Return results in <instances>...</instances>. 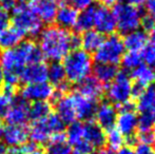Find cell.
I'll return each mask as SVG.
<instances>
[{
    "label": "cell",
    "instance_id": "obj_1",
    "mask_svg": "<svg viewBox=\"0 0 155 154\" xmlns=\"http://www.w3.org/2000/svg\"><path fill=\"white\" fill-rule=\"evenodd\" d=\"M42 61L38 45L30 40L22 41L16 48L0 53V67L3 72V84L6 89L15 90L21 81V74L27 66Z\"/></svg>",
    "mask_w": 155,
    "mask_h": 154
},
{
    "label": "cell",
    "instance_id": "obj_2",
    "mask_svg": "<svg viewBox=\"0 0 155 154\" xmlns=\"http://www.w3.org/2000/svg\"><path fill=\"white\" fill-rule=\"evenodd\" d=\"M42 58L51 62H59L73 50L79 49V36L57 25H50L38 35V43Z\"/></svg>",
    "mask_w": 155,
    "mask_h": 154
},
{
    "label": "cell",
    "instance_id": "obj_3",
    "mask_svg": "<svg viewBox=\"0 0 155 154\" xmlns=\"http://www.w3.org/2000/svg\"><path fill=\"white\" fill-rule=\"evenodd\" d=\"M62 61L65 78L72 84H78L87 77L90 76L92 72V56L82 49L73 50L65 56Z\"/></svg>",
    "mask_w": 155,
    "mask_h": 154
},
{
    "label": "cell",
    "instance_id": "obj_4",
    "mask_svg": "<svg viewBox=\"0 0 155 154\" xmlns=\"http://www.w3.org/2000/svg\"><path fill=\"white\" fill-rule=\"evenodd\" d=\"M11 21L23 36H38L43 30V23L28 4L18 3L12 10Z\"/></svg>",
    "mask_w": 155,
    "mask_h": 154
},
{
    "label": "cell",
    "instance_id": "obj_5",
    "mask_svg": "<svg viewBox=\"0 0 155 154\" xmlns=\"http://www.w3.org/2000/svg\"><path fill=\"white\" fill-rule=\"evenodd\" d=\"M112 13L116 22V30H118L119 33L123 35L138 30L141 27V21L145 16L140 8L124 2H117L114 4Z\"/></svg>",
    "mask_w": 155,
    "mask_h": 154
},
{
    "label": "cell",
    "instance_id": "obj_6",
    "mask_svg": "<svg viewBox=\"0 0 155 154\" xmlns=\"http://www.w3.org/2000/svg\"><path fill=\"white\" fill-rule=\"evenodd\" d=\"M64 123L56 114L51 113L49 116L39 120H35L29 128V137L35 144H45L54 135L63 133Z\"/></svg>",
    "mask_w": 155,
    "mask_h": 154
},
{
    "label": "cell",
    "instance_id": "obj_7",
    "mask_svg": "<svg viewBox=\"0 0 155 154\" xmlns=\"http://www.w3.org/2000/svg\"><path fill=\"white\" fill-rule=\"evenodd\" d=\"M108 101L119 108L131 103L133 98V81L127 72H119L106 90Z\"/></svg>",
    "mask_w": 155,
    "mask_h": 154
},
{
    "label": "cell",
    "instance_id": "obj_8",
    "mask_svg": "<svg viewBox=\"0 0 155 154\" xmlns=\"http://www.w3.org/2000/svg\"><path fill=\"white\" fill-rule=\"evenodd\" d=\"M124 51L126 49L123 38L117 34H112L107 38H104L101 44L94 53L93 57L97 64L117 66L123 58Z\"/></svg>",
    "mask_w": 155,
    "mask_h": 154
},
{
    "label": "cell",
    "instance_id": "obj_9",
    "mask_svg": "<svg viewBox=\"0 0 155 154\" xmlns=\"http://www.w3.org/2000/svg\"><path fill=\"white\" fill-rule=\"evenodd\" d=\"M135 105L131 101L119 107V113L116 118V129L123 134V136L130 144L135 139L138 126V116L134 111Z\"/></svg>",
    "mask_w": 155,
    "mask_h": 154
},
{
    "label": "cell",
    "instance_id": "obj_10",
    "mask_svg": "<svg viewBox=\"0 0 155 154\" xmlns=\"http://www.w3.org/2000/svg\"><path fill=\"white\" fill-rule=\"evenodd\" d=\"M55 96V88L48 81L25 84L21 90V98L28 103L48 101Z\"/></svg>",
    "mask_w": 155,
    "mask_h": 154
},
{
    "label": "cell",
    "instance_id": "obj_11",
    "mask_svg": "<svg viewBox=\"0 0 155 154\" xmlns=\"http://www.w3.org/2000/svg\"><path fill=\"white\" fill-rule=\"evenodd\" d=\"M3 116L8 125L25 126L30 120V103L21 97L14 98Z\"/></svg>",
    "mask_w": 155,
    "mask_h": 154
},
{
    "label": "cell",
    "instance_id": "obj_12",
    "mask_svg": "<svg viewBox=\"0 0 155 154\" xmlns=\"http://www.w3.org/2000/svg\"><path fill=\"white\" fill-rule=\"evenodd\" d=\"M30 8L42 23H51L55 20L60 6L59 0H29Z\"/></svg>",
    "mask_w": 155,
    "mask_h": 154
},
{
    "label": "cell",
    "instance_id": "obj_13",
    "mask_svg": "<svg viewBox=\"0 0 155 154\" xmlns=\"http://www.w3.org/2000/svg\"><path fill=\"white\" fill-rule=\"evenodd\" d=\"M94 28L102 35H112L116 31V22L112 10L108 6L96 4Z\"/></svg>",
    "mask_w": 155,
    "mask_h": 154
},
{
    "label": "cell",
    "instance_id": "obj_14",
    "mask_svg": "<svg viewBox=\"0 0 155 154\" xmlns=\"http://www.w3.org/2000/svg\"><path fill=\"white\" fill-rule=\"evenodd\" d=\"M55 98V114L60 118L64 125L76 121V112L72 94H56Z\"/></svg>",
    "mask_w": 155,
    "mask_h": 154
},
{
    "label": "cell",
    "instance_id": "obj_15",
    "mask_svg": "<svg viewBox=\"0 0 155 154\" xmlns=\"http://www.w3.org/2000/svg\"><path fill=\"white\" fill-rule=\"evenodd\" d=\"M94 117L96 119L95 123L104 131H108L115 127L117 118L116 107L109 101H101L97 105Z\"/></svg>",
    "mask_w": 155,
    "mask_h": 154
},
{
    "label": "cell",
    "instance_id": "obj_16",
    "mask_svg": "<svg viewBox=\"0 0 155 154\" xmlns=\"http://www.w3.org/2000/svg\"><path fill=\"white\" fill-rule=\"evenodd\" d=\"M75 107L76 118L82 121H90L95 115L96 108H97V101L93 99L87 98L82 95L78 94L77 92L72 94Z\"/></svg>",
    "mask_w": 155,
    "mask_h": 154
},
{
    "label": "cell",
    "instance_id": "obj_17",
    "mask_svg": "<svg viewBox=\"0 0 155 154\" xmlns=\"http://www.w3.org/2000/svg\"><path fill=\"white\" fill-rule=\"evenodd\" d=\"M28 138H29V131L25 126L8 125L5 128H3L2 140L10 148L22 146L27 143Z\"/></svg>",
    "mask_w": 155,
    "mask_h": 154
},
{
    "label": "cell",
    "instance_id": "obj_18",
    "mask_svg": "<svg viewBox=\"0 0 155 154\" xmlns=\"http://www.w3.org/2000/svg\"><path fill=\"white\" fill-rule=\"evenodd\" d=\"M21 81L25 84L48 81V66L43 61L34 62L27 66L21 74Z\"/></svg>",
    "mask_w": 155,
    "mask_h": 154
},
{
    "label": "cell",
    "instance_id": "obj_19",
    "mask_svg": "<svg viewBox=\"0 0 155 154\" xmlns=\"http://www.w3.org/2000/svg\"><path fill=\"white\" fill-rule=\"evenodd\" d=\"M84 139L95 148H102L106 145V132L95 121L84 123Z\"/></svg>",
    "mask_w": 155,
    "mask_h": 154
},
{
    "label": "cell",
    "instance_id": "obj_20",
    "mask_svg": "<svg viewBox=\"0 0 155 154\" xmlns=\"http://www.w3.org/2000/svg\"><path fill=\"white\" fill-rule=\"evenodd\" d=\"M77 93L87 98L97 101L104 95V87L96 78L89 76L77 84Z\"/></svg>",
    "mask_w": 155,
    "mask_h": 154
},
{
    "label": "cell",
    "instance_id": "obj_21",
    "mask_svg": "<svg viewBox=\"0 0 155 154\" xmlns=\"http://www.w3.org/2000/svg\"><path fill=\"white\" fill-rule=\"evenodd\" d=\"M130 77L134 86L146 89L155 84V70L147 64H141L135 70L132 71Z\"/></svg>",
    "mask_w": 155,
    "mask_h": 154
},
{
    "label": "cell",
    "instance_id": "obj_22",
    "mask_svg": "<svg viewBox=\"0 0 155 154\" xmlns=\"http://www.w3.org/2000/svg\"><path fill=\"white\" fill-rule=\"evenodd\" d=\"M77 17L78 11L75 8L68 5V4H63V5L59 6V8H58L54 21L57 22V27L70 31L71 29L75 28Z\"/></svg>",
    "mask_w": 155,
    "mask_h": 154
},
{
    "label": "cell",
    "instance_id": "obj_23",
    "mask_svg": "<svg viewBox=\"0 0 155 154\" xmlns=\"http://www.w3.org/2000/svg\"><path fill=\"white\" fill-rule=\"evenodd\" d=\"M148 33L143 30H136L129 34H126L123 38L124 49L129 52H137L140 53L143 48L148 44Z\"/></svg>",
    "mask_w": 155,
    "mask_h": 154
},
{
    "label": "cell",
    "instance_id": "obj_24",
    "mask_svg": "<svg viewBox=\"0 0 155 154\" xmlns=\"http://www.w3.org/2000/svg\"><path fill=\"white\" fill-rule=\"evenodd\" d=\"M92 72L94 78L98 80L102 84H109L114 80V78L119 73L117 66L106 64H96L93 67Z\"/></svg>",
    "mask_w": 155,
    "mask_h": 154
},
{
    "label": "cell",
    "instance_id": "obj_25",
    "mask_svg": "<svg viewBox=\"0 0 155 154\" xmlns=\"http://www.w3.org/2000/svg\"><path fill=\"white\" fill-rule=\"evenodd\" d=\"M25 36L14 27H8L0 33V50L6 51L16 48L23 41Z\"/></svg>",
    "mask_w": 155,
    "mask_h": 154
},
{
    "label": "cell",
    "instance_id": "obj_26",
    "mask_svg": "<svg viewBox=\"0 0 155 154\" xmlns=\"http://www.w3.org/2000/svg\"><path fill=\"white\" fill-rule=\"evenodd\" d=\"M45 154H72L71 146L68 143L64 133L54 135L47 143Z\"/></svg>",
    "mask_w": 155,
    "mask_h": 154
},
{
    "label": "cell",
    "instance_id": "obj_27",
    "mask_svg": "<svg viewBox=\"0 0 155 154\" xmlns=\"http://www.w3.org/2000/svg\"><path fill=\"white\" fill-rule=\"evenodd\" d=\"M79 39L80 47L82 48V50L91 54L95 53L96 50L101 44L104 40V35L98 33L96 30H90V31L84 32L81 36H79Z\"/></svg>",
    "mask_w": 155,
    "mask_h": 154
},
{
    "label": "cell",
    "instance_id": "obj_28",
    "mask_svg": "<svg viewBox=\"0 0 155 154\" xmlns=\"http://www.w3.org/2000/svg\"><path fill=\"white\" fill-rule=\"evenodd\" d=\"M155 103V84L146 88L136 98L135 108L140 113L151 112V109Z\"/></svg>",
    "mask_w": 155,
    "mask_h": 154
},
{
    "label": "cell",
    "instance_id": "obj_29",
    "mask_svg": "<svg viewBox=\"0 0 155 154\" xmlns=\"http://www.w3.org/2000/svg\"><path fill=\"white\" fill-rule=\"evenodd\" d=\"M94 20H95V5H91L78 13L77 21L74 29L80 33L93 30Z\"/></svg>",
    "mask_w": 155,
    "mask_h": 154
},
{
    "label": "cell",
    "instance_id": "obj_30",
    "mask_svg": "<svg viewBox=\"0 0 155 154\" xmlns=\"http://www.w3.org/2000/svg\"><path fill=\"white\" fill-rule=\"evenodd\" d=\"M48 81L50 84L55 87V89L67 82L61 62H51V64L48 66Z\"/></svg>",
    "mask_w": 155,
    "mask_h": 154
},
{
    "label": "cell",
    "instance_id": "obj_31",
    "mask_svg": "<svg viewBox=\"0 0 155 154\" xmlns=\"http://www.w3.org/2000/svg\"><path fill=\"white\" fill-rule=\"evenodd\" d=\"M124 143L126 138L115 127L106 131V145L109 150L118 151L121 147L124 146Z\"/></svg>",
    "mask_w": 155,
    "mask_h": 154
},
{
    "label": "cell",
    "instance_id": "obj_32",
    "mask_svg": "<svg viewBox=\"0 0 155 154\" xmlns=\"http://www.w3.org/2000/svg\"><path fill=\"white\" fill-rule=\"evenodd\" d=\"M51 114V106L48 101H38L30 105V119L33 121L39 120Z\"/></svg>",
    "mask_w": 155,
    "mask_h": 154
},
{
    "label": "cell",
    "instance_id": "obj_33",
    "mask_svg": "<svg viewBox=\"0 0 155 154\" xmlns=\"http://www.w3.org/2000/svg\"><path fill=\"white\" fill-rule=\"evenodd\" d=\"M65 137H67V140L70 144V146L84 139V123L74 121V123H70L69 128L67 130V133H65Z\"/></svg>",
    "mask_w": 155,
    "mask_h": 154
},
{
    "label": "cell",
    "instance_id": "obj_34",
    "mask_svg": "<svg viewBox=\"0 0 155 154\" xmlns=\"http://www.w3.org/2000/svg\"><path fill=\"white\" fill-rule=\"evenodd\" d=\"M120 64L123 66V68L126 70L124 72L135 70L137 67H139L143 64L140 53H137V52H128V53H124L120 60Z\"/></svg>",
    "mask_w": 155,
    "mask_h": 154
},
{
    "label": "cell",
    "instance_id": "obj_35",
    "mask_svg": "<svg viewBox=\"0 0 155 154\" xmlns=\"http://www.w3.org/2000/svg\"><path fill=\"white\" fill-rule=\"evenodd\" d=\"M6 154H45L42 147L35 143H25V145L10 148Z\"/></svg>",
    "mask_w": 155,
    "mask_h": 154
},
{
    "label": "cell",
    "instance_id": "obj_36",
    "mask_svg": "<svg viewBox=\"0 0 155 154\" xmlns=\"http://www.w3.org/2000/svg\"><path fill=\"white\" fill-rule=\"evenodd\" d=\"M154 125H155V120L150 112H148V113H140L138 116L137 132L153 131Z\"/></svg>",
    "mask_w": 155,
    "mask_h": 154
},
{
    "label": "cell",
    "instance_id": "obj_37",
    "mask_svg": "<svg viewBox=\"0 0 155 154\" xmlns=\"http://www.w3.org/2000/svg\"><path fill=\"white\" fill-rule=\"evenodd\" d=\"M140 55L143 61H145V64L153 69L155 68V43L151 42L146 45L140 52Z\"/></svg>",
    "mask_w": 155,
    "mask_h": 154
},
{
    "label": "cell",
    "instance_id": "obj_38",
    "mask_svg": "<svg viewBox=\"0 0 155 154\" xmlns=\"http://www.w3.org/2000/svg\"><path fill=\"white\" fill-rule=\"evenodd\" d=\"M13 94H14V91L6 88L3 92H0V116L4 115L8 106L11 105L12 100L14 99L13 98Z\"/></svg>",
    "mask_w": 155,
    "mask_h": 154
},
{
    "label": "cell",
    "instance_id": "obj_39",
    "mask_svg": "<svg viewBox=\"0 0 155 154\" xmlns=\"http://www.w3.org/2000/svg\"><path fill=\"white\" fill-rule=\"evenodd\" d=\"M93 150V147L84 139H81L75 144L71 145L72 154H92Z\"/></svg>",
    "mask_w": 155,
    "mask_h": 154
},
{
    "label": "cell",
    "instance_id": "obj_40",
    "mask_svg": "<svg viewBox=\"0 0 155 154\" xmlns=\"http://www.w3.org/2000/svg\"><path fill=\"white\" fill-rule=\"evenodd\" d=\"M59 2L60 3L63 2V4L73 6L76 10H84V8L93 5L94 0H59Z\"/></svg>",
    "mask_w": 155,
    "mask_h": 154
},
{
    "label": "cell",
    "instance_id": "obj_41",
    "mask_svg": "<svg viewBox=\"0 0 155 154\" xmlns=\"http://www.w3.org/2000/svg\"><path fill=\"white\" fill-rule=\"evenodd\" d=\"M137 139L139 140V144L145 145H152L155 143V136H154V130L153 131H146V132H137Z\"/></svg>",
    "mask_w": 155,
    "mask_h": 154
},
{
    "label": "cell",
    "instance_id": "obj_42",
    "mask_svg": "<svg viewBox=\"0 0 155 154\" xmlns=\"http://www.w3.org/2000/svg\"><path fill=\"white\" fill-rule=\"evenodd\" d=\"M10 22L11 15L8 13V11L0 8V33H2L4 30L10 27Z\"/></svg>",
    "mask_w": 155,
    "mask_h": 154
},
{
    "label": "cell",
    "instance_id": "obj_43",
    "mask_svg": "<svg viewBox=\"0 0 155 154\" xmlns=\"http://www.w3.org/2000/svg\"><path fill=\"white\" fill-rule=\"evenodd\" d=\"M134 151L135 154H155V151L152 148V146L145 144H138L136 148L134 149Z\"/></svg>",
    "mask_w": 155,
    "mask_h": 154
},
{
    "label": "cell",
    "instance_id": "obj_44",
    "mask_svg": "<svg viewBox=\"0 0 155 154\" xmlns=\"http://www.w3.org/2000/svg\"><path fill=\"white\" fill-rule=\"evenodd\" d=\"M145 5L148 16H150L153 20H155V0H146Z\"/></svg>",
    "mask_w": 155,
    "mask_h": 154
},
{
    "label": "cell",
    "instance_id": "obj_45",
    "mask_svg": "<svg viewBox=\"0 0 155 154\" xmlns=\"http://www.w3.org/2000/svg\"><path fill=\"white\" fill-rule=\"evenodd\" d=\"M117 154H135V151L132 146H124L117 151Z\"/></svg>",
    "mask_w": 155,
    "mask_h": 154
},
{
    "label": "cell",
    "instance_id": "obj_46",
    "mask_svg": "<svg viewBox=\"0 0 155 154\" xmlns=\"http://www.w3.org/2000/svg\"><path fill=\"white\" fill-rule=\"evenodd\" d=\"M123 1H124V3H127V4H130V5L139 8V6L143 5V4L145 3L146 0H123Z\"/></svg>",
    "mask_w": 155,
    "mask_h": 154
},
{
    "label": "cell",
    "instance_id": "obj_47",
    "mask_svg": "<svg viewBox=\"0 0 155 154\" xmlns=\"http://www.w3.org/2000/svg\"><path fill=\"white\" fill-rule=\"evenodd\" d=\"M98 1L100 2L101 5L109 6V5H114V4H116L118 0H98Z\"/></svg>",
    "mask_w": 155,
    "mask_h": 154
},
{
    "label": "cell",
    "instance_id": "obj_48",
    "mask_svg": "<svg viewBox=\"0 0 155 154\" xmlns=\"http://www.w3.org/2000/svg\"><path fill=\"white\" fill-rule=\"evenodd\" d=\"M148 37H150L152 43H155V23L153 25V27L150 29V31L148 32Z\"/></svg>",
    "mask_w": 155,
    "mask_h": 154
},
{
    "label": "cell",
    "instance_id": "obj_49",
    "mask_svg": "<svg viewBox=\"0 0 155 154\" xmlns=\"http://www.w3.org/2000/svg\"><path fill=\"white\" fill-rule=\"evenodd\" d=\"M97 154H114V152L111 151V150H109V149H102V150H100Z\"/></svg>",
    "mask_w": 155,
    "mask_h": 154
},
{
    "label": "cell",
    "instance_id": "obj_50",
    "mask_svg": "<svg viewBox=\"0 0 155 154\" xmlns=\"http://www.w3.org/2000/svg\"><path fill=\"white\" fill-rule=\"evenodd\" d=\"M3 86V72L1 70V67H0V89Z\"/></svg>",
    "mask_w": 155,
    "mask_h": 154
},
{
    "label": "cell",
    "instance_id": "obj_51",
    "mask_svg": "<svg viewBox=\"0 0 155 154\" xmlns=\"http://www.w3.org/2000/svg\"><path fill=\"white\" fill-rule=\"evenodd\" d=\"M6 152H8V150L3 145H0V154H6Z\"/></svg>",
    "mask_w": 155,
    "mask_h": 154
},
{
    "label": "cell",
    "instance_id": "obj_52",
    "mask_svg": "<svg viewBox=\"0 0 155 154\" xmlns=\"http://www.w3.org/2000/svg\"><path fill=\"white\" fill-rule=\"evenodd\" d=\"M3 125H2V123L0 121V142L2 140V133H3Z\"/></svg>",
    "mask_w": 155,
    "mask_h": 154
},
{
    "label": "cell",
    "instance_id": "obj_53",
    "mask_svg": "<svg viewBox=\"0 0 155 154\" xmlns=\"http://www.w3.org/2000/svg\"><path fill=\"white\" fill-rule=\"evenodd\" d=\"M150 113L152 114V116H153V118H154V120H155V103H154L153 107H152V109H151V112H150Z\"/></svg>",
    "mask_w": 155,
    "mask_h": 154
},
{
    "label": "cell",
    "instance_id": "obj_54",
    "mask_svg": "<svg viewBox=\"0 0 155 154\" xmlns=\"http://www.w3.org/2000/svg\"><path fill=\"white\" fill-rule=\"evenodd\" d=\"M18 1L20 2V3H23V2H25V1H27V0H18Z\"/></svg>",
    "mask_w": 155,
    "mask_h": 154
},
{
    "label": "cell",
    "instance_id": "obj_55",
    "mask_svg": "<svg viewBox=\"0 0 155 154\" xmlns=\"http://www.w3.org/2000/svg\"><path fill=\"white\" fill-rule=\"evenodd\" d=\"M154 136H155V129H154Z\"/></svg>",
    "mask_w": 155,
    "mask_h": 154
}]
</instances>
